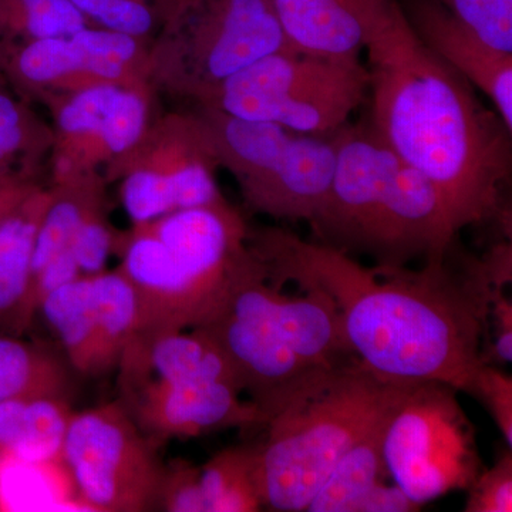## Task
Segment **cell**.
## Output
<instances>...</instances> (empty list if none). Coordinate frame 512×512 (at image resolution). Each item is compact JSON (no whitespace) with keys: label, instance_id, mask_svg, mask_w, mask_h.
Instances as JSON below:
<instances>
[{"label":"cell","instance_id":"cell-14","mask_svg":"<svg viewBox=\"0 0 512 512\" xmlns=\"http://www.w3.org/2000/svg\"><path fill=\"white\" fill-rule=\"evenodd\" d=\"M156 96L151 84H110L47 100L53 130L49 184L103 174L144 133L156 114Z\"/></svg>","mask_w":512,"mask_h":512},{"label":"cell","instance_id":"cell-3","mask_svg":"<svg viewBox=\"0 0 512 512\" xmlns=\"http://www.w3.org/2000/svg\"><path fill=\"white\" fill-rule=\"evenodd\" d=\"M299 288L282 292L252 245L217 308L194 328L222 350L264 416L306 377L357 362L335 302L315 286Z\"/></svg>","mask_w":512,"mask_h":512},{"label":"cell","instance_id":"cell-7","mask_svg":"<svg viewBox=\"0 0 512 512\" xmlns=\"http://www.w3.org/2000/svg\"><path fill=\"white\" fill-rule=\"evenodd\" d=\"M207 126L220 168L237 181L249 210L274 220L315 221L335 175V136L192 107Z\"/></svg>","mask_w":512,"mask_h":512},{"label":"cell","instance_id":"cell-5","mask_svg":"<svg viewBox=\"0 0 512 512\" xmlns=\"http://www.w3.org/2000/svg\"><path fill=\"white\" fill-rule=\"evenodd\" d=\"M251 251V228L227 200L119 232L114 254L137 293L140 332L198 328Z\"/></svg>","mask_w":512,"mask_h":512},{"label":"cell","instance_id":"cell-9","mask_svg":"<svg viewBox=\"0 0 512 512\" xmlns=\"http://www.w3.org/2000/svg\"><path fill=\"white\" fill-rule=\"evenodd\" d=\"M367 94L369 73L362 62L279 50L235 73L192 106L298 133L332 136L349 124Z\"/></svg>","mask_w":512,"mask_h":512},{"label":"cell","instance_id":"cell-32","mask_svg":"<svg viewBox=\"0 0 512 512\" xmlns=\"http://www.w3.org/2000/svg\"><path fill=\"white\" fill-rule=\"evenodd\" d=\"M466 512L512 511V453L505 448L497 463L481 471L468 487Z\"/></svg>","mask_w":512,"mask_h":512},{"label":"cell","instance_id":"cell-26","mask_svg":"<svg viewBox=\"0 0 512 512\" xmlns=\"http://www.w3.org/2000/svg\"><path fill=\"white\" fill-rule=\"evenodd\" d=\"M207 512L261 510L256 478V446L229 447L200 466Z\"/></svg>","mask_w":512,"mask_h":512},{"label":"cell","instance_id":"cell-11","mask_svg":"<svg viewBox=\"0 0 512 512\" xmlns=\"http://www.w3.org/2000/svg\"><path fill=\"white\" fill-rule=\"evenodd\" d=\"M207 126L194 109L154 114L137 143L103 171L120 184V200L133 224L225 200Z\"/></svg>","mask_w":512,"mask_h":512},{"label":"cell","instance_id":"cell-16","mask_svg":"<svg viewBox=\"0 0 512 512\" xmlns=\"http://www.w3.org/2000/svg\"><path fill=\"white\" fill-rule=\"evenodd\" d=\"M400 6L421 42L484 93L512 131V53L488 46L439 3L409 0Z\"/></svg>","mask_w":512,"mask_h":512},{"label":"cell","instance_id":"cell-22","mask_svg":"<svg viewBox=\"0 0 512 512\" xmlns=\"http://www.w3.org/2000/svg\"><path fill=\"white\" fill-rule=\"evenodd\" d=\"M72 366L42 343L0 335V403L19 399L70 400Z\"/></svg>","mask_w":512,"mask_h":512},{"label":"cell","instance_id":"cell-21","mask_svg":"<svg viewBox=\"0 0 512 512\" xmlns=\"http://www.w3.org/2000/svg\"><path fill=\"white\" fill-rule=\"evenodd\" d=\"M50 185V202L37 229L33 276L69 249L73 237L94 212L107 207V183L101 173L80 175Z\"/></svg>","mask_w":512,"mask_h":512},{"label":"cell","instance_id":"cell-25","mask_svg":"<svg viewBox=\"0 0 512 512\" xmlns=\"http://www.w3.org/2000/svg\"><path fill=\"white\" fill-rule=\"evenodd\" d=\"M87 26L69 0H0V62L19 47Z\"/></svg>","mask_w":512,"mask_h":512},{"label":"cell","instance_id":"cell-36","mask_svg":"<svg viewBox=\"0 0 512 512\" xmlns=\"http://www.w3.org/2000/svg\"><path fill=\"white\" fill-rule=\"evenodd\" d=\"M2 87H8V84H6L5 79H3L2 74H0V89H2Z\"/></svg>","mask_w":512,"mask_h":512},{"label":"cell","instance_id":"cell-24","mask_svg":"<svg viewBox=\"0 0 512 512\" xmlns=\"http://www.w3.org/2000/svg\"><path fill=\"white\" fill-rule=\"evenodd\" d=\"M53 130L28 103L0 89V174L39 180L49 163Z\"/></svg>","mask_w":512,"mask_h":512},{"label":"cell","instance_id":"cell-23","mask_svg":"<svg viewBox=\"0 0 512 512\" xmlns=\"http://www.w3.org/2000/svg\"><path fill=\"white\" fill-rule=\"evenodd\" d=\"M386 414L339 458L306 511L349 512L363 494L384 481L387 471L382 437Z\"/></svg>","mask_w":512,"mask_h":512},{"label":"cell","instance_id":"cell-20","mask_svg":"<svg viewBox=\"0 0 512 512\" xmlns=\"http://www.w3.org/2000/svg\"><path fill=\"white\" fill-rule=\"evenodd\" d=\"M73 413L70 400L0 403V460L63 464V441Z\"/></svg>","mask_w":512,"mask_h":512},{"label":"cell","instance_id":"cell-15","mask_svg":"<svg viewBox=\"0 0 512 512\" xmlns=\"http://www.w3.org/2000/svg\"><path fill=\"white\" fill-rule=\"evenodd\" d=\"M124 409L158 446L234 427L264 426L265 416L242 400L234 372H211L168 380L119 384Z\"/></svg>","mask_w":512,"mask_h":512},{"label":"cell","instance_id":"cell-34","mask_svg":"<svg viewBox=\"0 0 512 512\" xmlns=\"http://www.w3.org/2000/svg\"><path fill=\"white\" fill-rule=\"evenodd\" d=\"M420 505L414 503L402 488L396 484L382 483L370 488L355 504L349 512H414L419 511Z\"/></svg>","mask_w":512,"mask_h":512},{"label":"cell","instance_id":"cell-28","mask_svg":"<svg viewBox=\"0 0 512 512\" xmlns=\"http://www.w3.org/2000/svg\"><path fill=\"white\" fill-rule=\"evenodd\" d=\"M94 28L153 42L183 0H69Z\"/></svg>","mask_w":512,"mask_h":512},{"label":"cell","instance_id":"cell-2","mask_svg":"<svg viewBox=\"0 0 512 512\" xmlns=\"http://www.w3.org/2000/svg\"><path fill=\"white\" fill-rule=\"evenodd\" d=\"M370 128L439 191L456 232L505 217L511 130L434 55L393 0L365 47Z\"/></svg>","mask_w":512,"mask_h":512},{"label":"cell","instance_id":"cell-27","mask_svg":"<svg viewBox=\"0 0 512 512\" xmlns=\"http://www.w3.org/2000/svg\"><path fill=\"white\" fill-rule=\"evenodd\" d=\"M94 311L101 340L111 365L116 369L121 353L140 332V303L133 285L119 268L90 276Z\"/></svg>","mask_w":512,"mask_h":512},{"label":"cell","instance_id":"cell-12","mask_svg":"<svg viewBox=\"0 0 512 512\" xmlns=\"http://www.w3.org/2000/svg\"><path fill=\"white\" fill-rule=\"evenodd\" d=\"M117 402L73 413L63 441V464L90 510H157L165 463Z\"/></svg>","mask_w":512,"mask_h":512},{"label":"cell","instance_id":"cell-10","mask_svg":"<svg viewBox=\"0 0 512 512\" xmlns=\"http://www.w3.org/2000/svg\"><path fill=\"white\" fill-rule=\"evenodd\" d=\"M448 384L397 386L384 420L387 476L414 503L468 490L483 471L473 423Z\"/></svg>","mask_w":512,"mask_h":512},{"label":"cell","instance_id":"cell-31","mask_svg":"<svg viewBox=\"0 0 512 512\" xmlns=\"http://www.w3.org/2000/svg\"><path fill=\"white\" fill-rule=\"evenodd\" d=\"M157 508L168 512H207L200 466L181 458L165 464Z\"/></svg>","mask_w":512,"mask_h":512},{"label":"cell","instance_id":"cell-30","mask_svg":"<svg viewBox=\"0 0 512 512\" xmlns=\"http://www.w3.org/2000/svg\"><path fill=\"white\" fill-rule=\"evenodd\" d=\"M107 208H101L90 215L70 244V254L84 276L106 271L110 255L114 254L119 232L110 224Z\"/></svg>","mask_w":512,"mask_h":512},{"label":"cell","instance_id":"cell-6","mask_svg":"<svg viewBox=\"0 0 512 512\" xmlns=\"http://www.w3.org/2000/svg\"><path fill=\"white\" fill-rule=\"evenodd\" d=\"M397 384L380 382L357 362L320 370L266 413L256 446L262 505L306 511L340 457L382 419Z\"/></svg>","mask_w":512,"mask_h":512},{"label":"cell","instance_id":"cell-35","mask_svg":"<svg viewBox=\"0 0 512 512\" xmlns=\"http://www.w3.org/2000/svg\"><path fill=\"white\" fill-rule=\"evenodd\" d=\"M42 185L33 178L0 174V224Z\"/></svg>","mask_w":512,"mask_h":512},{"label":"cell","instance_id":"cell-29","mask_svg":"<svg viewBox=\"0 0 512 512\" xmlns=\"http://www.w3.org/2000/svg\"><path fill=\"white\" fill-rule=\"evenodd\" d=\"M473 30L483 42L512 53V0H431Z\"/></svg>","mask_w":512,"mask_h":512},{"label":"cell","instance_id":"cell-19","mask_svg":"<svg viewBox=\"0 0 512 512\" xmlns=\"http://www.w3.org/2000/svg\"><path fill=\"white\" fill-rule=\"evenodd\" d=\"M39 312L59 339L74 372L94 377L114 370L101 340L90 276H80L49 293Z\"/></svg>","mask_w":512,"mask_h":512},{"label":"cell","instance_id":"cell-4","mask_svg":"<svg viewBox=\"0 0 512 512\" xmlns=\"http://www.w3.org/2000/svg\"><path fill=\"white\" fill-rule=\"evenodd\" d=\"M333 136L335 175L328 201L311 224L320 244L366 252L389 268L419 256L444 261L457 232L436 187L370 126L346 124Z\"/></svg>","mask_w":512,"mask_h":512},{"label":"cell","instance_id":"cell-33","mask_svg":"<svg viewBox=\"0 0 512 512\" xmlns=\"http://www.w3.org/2000/svg\"><path fill=\"white\" fill-rule=\"evenodd\" d=\"M487 407L494 423L503 434L508 448L512 447V379L497 366L483 363L478 367L470 392Z\"/></svg>","mask_w":512,"mask_h":512},{"label":"cell","instance_id":"cell-1","mask_svg":"<svg viewBox=\"0 0 512 512\" xmlns=\"http://www.w3.org/2000/svg\"><path fill=\"white\" fill-rule=\"evenodd\" d=\"M251 242L276 284L315 286L335 302L353 356L380 382L470 392L484 363V312L444 261L370 269L281 228L251 229Z\"/></svg>","mask_w":512,"mask_h":512},{"label":"cell","instance_id":"cell-17","mask_svg":"<svg viewBox=\"0 0 512 512\" xmlns=\"http://www.w3.org/2000/svg\"><path fill=\"white\" fill-rule=\"evenodd\" d=\"M393 0H271L292 52L336 62H360Z\"/></svg>","mask_w":512,"mask_h":512},{"label":"cell","instance_id":"cell-18","mask_svg":"<svg viewBox=\"0 0 512 512\" xmlns=\"http://www.w3.org/2000/svg\"><path fill=\"white\" fill-rule=\"evenodd\" d=\"M50 202L43 184L0 224V335L23 336L35 319L30 276L37 229Z\"/></svg>","mask_w":512,"mask_h":512},{"label":"cell","instance_id":"cell-13","mask_svg":"<svg viewBox=\"0 0 512 512\" xmlns=\"http://www.w3.org/2000/svg\"><path fill=\"white\" fill-rule=\"evenodd\" d=\"M150 45L87 26L19 47L0 62V74L13 93L30 104L110 84L141 86L151 84Z\"/></svg>","mask_w":512,"mask_h":512},{"label":"cell","instance_id":"cell-8","mask_svg":"<svg viewBox=\"0 0 512 512\" xmlns=\"http://www.w3.org/2000/svg\"><path fill=\"white\" fill-rule=\"evenodd\" d=\"M279 50L291 49L271 0H183L151 42L150 83L192 104Z\"/></svg>","mask_w":512,"mask_h":512}]
</instances>
